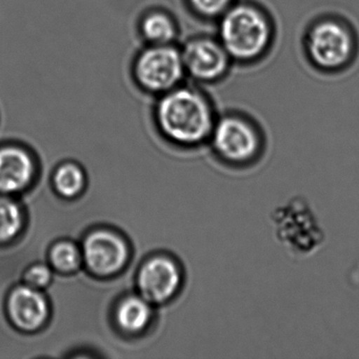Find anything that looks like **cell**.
Segmentation results:
<instances>
[{"mask_svg": "<svg viewBox=\"0 0 359 359\" xmlns=\"http://www.w3.org/2000/svg\"><path fill=\"white\" fill-rule=\"evenodd\" d=\"M33 163L26 151L14 147L0 149V192L14 193L28 186Z\"/></svg>", "mask_w": 359, "mask_h": 359, "instance_id": "8fae6325", "label": "cell"}, {"mask_svg": "<svg viewBox=\"0 0 359 359\" xmlns=\"http://www.w3.org/2000/svg\"><path fill=\"white\" fill-rule=\"evenodd\" d=\"M186 76L198 83H212L224 74V50L207 37H192L180 46Z\"/></svg>", "mask_w": 359, "mask_h": 359, "instance_id": "8992f818", "label": "cell"}, {"mask_svg": "<svg viewBox=\"0 0 359 359\" xmlns=\"http://www.w3.org/2000/svg\"><path fill=\"white\" fill-rule=\"evenodd\" d=\"M22 211L12 199L0 197V243L11 241L22 229Z\"/></svg>", "mask_w": 359, "mask_h": 359, "instance_id": "5bb4252c", "label": "cell"}, {"mask_svg": "<svg viewBox=\"0 0 359 359\" xmlns=\"http://www.w3.org/2000/svg\"><path fill=\"white\" fill-rule=\"evenodd\" d=\"M272 219L277 238L293 253H311L323 243V231L304 199H292L274 211Z\"/></svg>", "mask_w": 359, "mask_h": 359, "instance_id": "277c9868", "label": "cell"}, {"mask_svg": "<svg viewBox=\"0 0 359 359\" xmlns=\"http://www.w3.org/2000/svg\"><path fill=\"white\" fill-rule=\"evenodd\" d=\"M222 39L229 53L236 57H253L268 41V28L253 10L236 8L222 20Z\"/></svg>", "mask_w": 359, "mask_h": 359, "instance_id": "5b68a950", "label": "cell"}, {"mask_svg": "<svg viewBox=\"0 0 359 359\" xmlns=\"http://www.w3.org/2000/svg\"><path fill=\"white\" fill-rule=\"evenodd\" d=\"M83 259L81 250L70 241L57 243L51 251V262L62 272L76 270Z\"/></svg>", "mask_w": 359, "mask_h": 359, "instance_id": "2e32d148", "label": "cell"}, {"mask_svg": "<svg viewBox=\"0 0 359 359\" xmlns=\"http://www.w3.org/2000/svg\"><path fill=\"white\" fill-rule=\"evenodd\" d=\"M8 308L13 323L27 331L39 329L48 316L45 296L28 285H20L12 292Z\"/></svg>", "mask_w": 359, "mask_h": 359, "instance_id": "30bf717a", "label": "cell"}, {"mask_svg": "<svg viewBox=\"0 0 359 359\" xmlns=\"http://www.w3.org/2000/svg\"><path fill=\"white\" fill-rule=\"evenodd\" d=\"M27 285L35 289L47 287L52 278L51 270L45 264H35L27 271Z\"/></svg>", "mask_w": 359, "mask_h": 359, "instance_id": "ac0fdd59", "label": "cell"}, {"mask_svg": "<svg viewBox=\"0 0 359 359\" xmlns=\"http://www.w3.org/2000/svg\"><path fill=\"white\" fill-rule=\"evenodd\" d=\"M138 33L146 45H173L180 36V27L169 12L152 9L140 18Z\"/></svg>", "mask_w": 359, "mask_h": 359, "instance_id": "7c38bea8", "label": "cell"}, {"mask_svg": "<svg viewBox=\"0 0 359 359\" xmlns=\"http://www.w3.org/2000/svg\"><path fill=\"white\" fill-rule=\"evenodd\" d=\"M132 77L140 91L155 97L182 85L187 76L180 46H144L134 57Z\"/></svg>", "mask_w": 359, "mask_h": 359, "instance_id": "7a4b0ae2", "label": "cell"}, {"mask_svg": "<svg viewBox=\"0 0 359 359\" xmlns=\"http://www.w3.org/2000/svg\"><path fill=\"white\" fill-rule=\"evenodd\" d=\"M81 254L92 272L107 276L123 268L127 260L128 249L118 235L98 231L86 238Z\"/></svg>", "mask_w": 359, "mask_h": 359, "instance_id": "52a82bcc", "label": "cell"}, {"mask_svg": "<svg viewBox=\"0 0 359 359\" xmlns=\"http://www.w3.org/2000/svg\"><path fill=\"white\" fill-rule=\"evenodd\" d=\"M155 119L173 142L197 144L213 132V114L207 98L192 86L182 85L156 97Z\"/></svg>", "mask_w": 359, "mask_h": 359, "instance_id": "6da1fadb", "label": "cell"}, {"mask_svg": "<svg viewBox=\"0 0 359 359\" xmlns=\"http://www.w3.org/2000/svg\"><path fill=\"white\" fill-rule=\"evenodd\" d=\"M180 283V270L169 258H152L144 264L138 275L140 293L149 302H163L170 299Z\"/></svg>", "mask_w": 359, "mask_h": 359, "instance_id": "ba28073f", "label": "cell"}, {"mask_svg": "<svg viewBox=\"0 0 359 359\" xmlns=\"http://www.w3.org/2000/svg\"><path fill=\"white\" fill-rule=\"evenodd\" d=\"M212 133L216 154L234 169H249L264 156V133L248 121L226 117L214 127Z\"/></svg>", "mask_w": 359, "mask_h": 359, "instance_id": "3957f363", "label": "cell"}, {"mask_svg": "<svg viewBox=\"0 0 359 359\" xmlns=\"http://www.w3.org/2000/svg\"><path fill=\"white\" fill-rule=\"evenodd\" d=\"M350 49L348 34L333 22H325L313 31L310 51L320 66H339L348 58Z\"/></svg>", "mask_w": 359, "mask_h": 359, "instance_id": "9c48e42d", "label": "cell"}, {"mask_svg": "<svg viewBox=\"0 0 359 359\" xmlns=\"http://www.w3.org/2000/svg\"><path fill=\"white\" fill-rule=\"evenodd\" d=\"M190 11L199 18H213L224 11L229 0H184Z\"/></svg>", "mask_w": 359, "mask_h": 359, "instance_id": "e0dca14e", "label": "cell"}, {"mask_svg": "<svg viewBox=\"0 0 359 359\" xmlns=\"http://www.w3.org/2000/svg\"><path fill=\"white\" fill-rule=\"evenodd\" d=\"M85 182L83 171L77 165H62L54 177L56 190L65 197H73L81 192Z\"/></svg>", "mask_w": 359, "mask_h": 359, "instance_id": "9a60e30c", "label": "cell"}, {"mask_svg": "<svg viewBox=\"0 0 359 359\" xmlns=\"http://www.w3.org/2000/svg\"><path fill=\"white\" fill-rule=\"evenodd\" d=\"M117 321L128 332H138L148 325L151 317V308L144 297L127 298L121 302L117 310Z\"/></svg>", "mask_w": 359, "mask_h": 359, "instance_id": "4fadbf2b", "label": "cell"}]
</instances>
